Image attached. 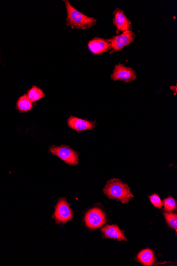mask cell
<instances>
[{
    "instance_id": "6da1fadb",
    "label": "cell",
    "mask_w": 177,
    "mask_h": 266,
    "mask_svg": "<svg viewBox=\"0 0 177 266\" xmlns=\"http://www.w3.org/2000/svg\"><path fill=\"white\" fill-rule=\"evenodd\" d=\"M66 12V25L72 29L85 30L95 26L97 20L76 10L68 1H64Z\"/></svg>"
},
{
    "instance_id": "7a4b0ae2",
    "label": "cell",
    "mask_w": 177,
    "mask_h": 266,
    "mask_svg": "<svg viewBox=\"0 0 177 266\" xmlns=\"http://www.w3.org/2000/svg\"><path fill=\"white\" fill-rule=\"evenodd\" d=\"M104 193L110 199H116L122 203H128L134 196L128 185L118 179L108 181Z\"/></svg>"
},
{
    "instance_id": "3957f363",
    "label": "cell",
    "mask_w": 177,
    "mask_h": 266,
    "mask_svg": "<svg viewBox=\"0 0 177 266\" xmlns=\"http://www.w3.org/2000/svg\"><path fill=\"white\" fill-rule=\"evenodd\" d=\"M50 151L66 164L71 165L78 164L79 157L78 153L68 146H53L50 148Z\"/></svg>"
},
{
    "instance_id": "277c9868",
    "label": "cell",
    "mask_w": 177,
    "mask_h": 266,
    "mask_svg": "<svg viewBox=\"0 0 177 266\" xmlns=\"http://www.w3.org/2000/svg\"><path fill=\"white\" fill-rule=\"evenodd\" d=\"M135 37L136 35L132 30L113 36L112 39H109L112 52L121 51L127 45L133 43Z\"/></svg>"
},
{
    "instance_id": "5b68a950",
    "label": "cell",
    "mask_w": 177,
    "mask_h": 266,
    "mask_svg": "<svg viewBox=\"0 0 177 266\" xmlns=\"http://www.w3.org/2000/svg\"><path fill=\"white\" fill-rule=\"evenodd\" d=\"M84 220L89 229H96L105 224L106 217L102 209L94 208L87 212Z\"/></svg>"
},
{
    "instance_id": "8992f818",
    "label": "cell",
    "mask_w": 177,
    "mask_h": 266,
    "mask_svg": "<svg viewBox=\"0 0 177 266\" xmlns=\"http://www.w3.org/2000/svg\"><path fill=\"white\" fill-rule=\"evenodd\" d=\"M136 73L131 67L125 66L120 63L115 66L111 79L114 81L125 82H132L136 79Z\"/></svg>"
},
{
    "instance_id": "52a82bcc",
    "label": "cell",
    "mask_w": 177,
    "mask_h": 266,
    "mask_svg": "<svg viewBox=\"0 0 177 266\" xmlns=\"http://www.w3.org/2000/svg\"><path fill=\"white\" fill-rule=\"evenodd\" d=\"M73 212L65 199H59L54 214V217L59 223H65L72 218Z\"/></svg>"
},
{
    "instance_id": "ba28073f",
    "label": "cell",
    "mask_w": 177,
    "mask_h": 266,
    "mask_svg": "<svg viewBox=\"0 0 177 266\" xmlns=\"http://www.w3.org/2000/svg\"><path fill=\"white\" fill-rule=\"evenodd\" d=\"M113 24L117 28V33L132 30V22L126 16L124 11L119 8L114 11Z\"/></svg>"
},
{
    "instance_id": "9c48e42d",
    "label": "cell",
    "mask_w": 177,
    "mask_h": 266,
    "mask_svg": "<svg viewBox=\"0 0 177 266\" xmlns=\"http://www.w3.org/2000/svg\"><path fill=\"white\" fill-rule=\"evenodd\" d=\"M67 125L73 130L77 132H80L92 130L96 127L97 123L96 121H90L71 116L67 120Z\"/></svg>"
},
{
    "instance_id": "30bf717a",
    "label": "cell",
    "mask_w": 177,
    "mask_h": 266,
    "mask_svg": "<svg viewBox=\"0 0 177 266\" xmlns=\"http://www.w3.org/2000/svg\"><path fill=\"white\" fill-rule=\"evenodd\" d=\"M90 51L95 55H101L111 49L109 40L102 38L95 37L90 41L88 44Z\"/></svg>"
},
{
    "instance_id": "8fae6325",
    "label": "cell",
    "mask_w": 177,
    "mask_h": 266,
    "mask_svg": "<svg viewBox=\"0 0 177 266\" xmlns=\"http://www.w3.org/2000/svg\"><path fill=\"white\" fill-rule=\"evenodd\" d=\"M104 238L116 239L118 241H127L124 232L119 229L116 225H106L102 230Z\"/></svg>"
},
{
    "instance_id": "7c38bea8",
    "label": "cell",
    "mask_w": 177,
    "mask_h": 266,
    "mask_svg": "<svg viewBox=\"0 0 177 266\" xmlns=\"http://www.w3.org/2000/svg\"><path fill=\"white\" fill-rule=\"evenodd\" d=\"M137 259L138 262L145 266H151L155 262V257L150 249H145L138 254Z\"/></svg>"
},
{
    "instance_id": "4fadbf2b",
    "label": "cell",
    "mask_w": 177,
    "mask_h": 266,
    "mask_svg": "<svg viewBox=\"0 0 177 266\" xmlns=\"http://www.w3.org/2000/svg\"><path fill=\"white\" fill-rule=\"evenodd\" d=\"M33 102L31 101L26 95L21 96L17 102V108L20 112H27L32 109Z\"/></svg>"
},
{
    "instance_id": "5bb4252c",
    "label": "cell",
    "mask_w": 177,
    "mask_h": 266,
    "mask_svg": "<svg viewBox=\"0 0 177 266\" xmlns=\"http://www.w3.org/2000/svg\"><path fill=\"white\" fill-rule=\"evenodd\" d=\"M26 95L29 100L33 103L41 100L45 96V94L40 88L33 86L28 90Z\"/></svg>"
},
{
    "instance_id": "9a60e30c",
    "label": "cell",
    "mask_w": 177,
    "mask_h": 266,
    "mask_svg": "<svg viewBox=\"0 0 177 266\" xmlns=\"http://www.w3.org/2000/svg\"><path fill=\"white\" fill-rule=\"evenodd\" d=\"M164 215L168 225L175 229L177 232V215L176 214L167 213L165 212Z\"/></svg>"
},
{
    "instance_id": "2e32d148",
    "label": "cell",
    "mask_w": 177,
    "mask_h": 266,
    "mask_svg": "<svg viewBox=\"0 0 177 266\" xmlns=\"http://www.w3.org/2000/svg\"><path fill=\"white\" fill-rule=\"evenodd\" d=\"M165 209L168 212H172L177 209V203L176 200L172 197L168 198L164 200Z\"/></svg>"
},
{
    "instance_id": "e0dca14e",
    "label": "cell",
    "mask_w": 177,
    "mask_h": 266,
    "mask_svg": "<svg viewBox=\"0 0 177 266\" xmlns=\"http://www.w3.org/2000/svg\"><path fill=\"white\" fill-rule=\"evenodd\" d=\"M150 200L151 203L156 207L161 208L163 206V202L160 199V197L157 194H153L150 197Z\"/></svg>"
},
{
    "instance_id": "ac0fdd59",
    "label": "cell",
    "mask_w": 177,
    "mask_h": 266,
    "mask_svg": "<svg viewBox=\"0 0 177 266\" xmlns=\"http://www.w3.org/2000/svg\"><path fill=\"white\" fill-rule=\"evenodd\" d=\"M171 89L174 90V92H175V95L177 93V86H172L171 87Z\"/></svg>"
}]
</instances>
